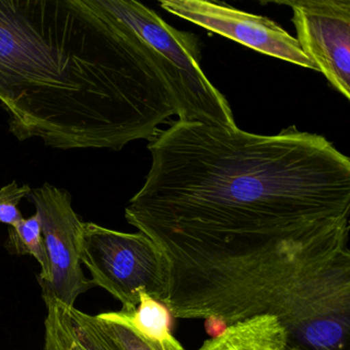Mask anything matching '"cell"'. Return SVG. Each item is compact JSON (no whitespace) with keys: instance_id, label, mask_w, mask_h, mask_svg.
Here are the masks:
<instances>
[{"instance_id":"cell-1","label":"cell","mask_w":350,"mask_h":350,"mask_svg":"<svg viewBox=\"0 0 350 350\" xmlns=\"http://www.w3.org/2000/svg\"><path fill=\"white\" fill-rule=\"evenodd\" d=\"M148 149L124 217L165 260L172 317L214 337L273 315L294 350L349 323L350 161L329 140L177 120Z\"/></svg>"},{"instance_id":"cell-2","label":"cell","mask_w":350,"mask_h":350,"mask_svg":"<svg viewBox=\"0 0 350 350\" xmlns=\"http://www.w3.org/2000/svg\"><path fill=\"white\" fill-rule=\"evenodd\" d=\"M111 69L95 0H0V103L16 138L83 122Z\"/></svg>"},{"instance_id":"cell-3","label":"cell","mask_w":350,"mask_h":350,"mask_svg":"<svg viewBox=\"0 0 350 350\" xmlns=\"http://www.w3.org/2000/svg\"><path fill=\"white\" fill-rule=\"evenodd\" d=\"M100 5L138 36L165 81L181 122L235 128L224 95L202 70L198 38L180 31L135 0H99Z\"/></svg>"},{"instance_id":"cell-4","label":"cell","mask_w":350,"mask_h":350,"mask_svg":"<svg viewBox=\"0 0 350 350\" xmlns=\"http://www.w3.org/2000/svg\"><path fill=\"white\" fill-rule=\"evenodd\" d=\"M79 257L100 286L122 305V312L138 306L141 293L159 302L167 290V266L157 245L143 233H126L83 222Z\"/></svg>"},{"instance_id":"cell-5","label":"cell","mask_w":350,"mask_h":350,"mask_svg":"<svg viewBox=\"0 0 350 350\" xmlns=\"http://www.w3.org/2000/svg\"><path fill=\"white\" fill-rule=\"evenodd\" d=\"M26 198L36 206L48 255L49 274L40 282L44 300L75 307L77 298L94 286L79 257L83 222L73 210L70 193L48 182Z\"/></svg>"},{"instance_id":"cell-6","label":"cell","mask_w":350,"mask_h":350,"mask_svg":"<svg viewBox=\"0 0 350 350\" xmlns=\"http://www.w3.org/2000/svg\"><path fill=\"white\" fill-rule=\"evenodd\" d=\"M297 42L332 87L350 99V0H284Z\"/></svg>"},{"instance_id":"cell-7","label":"cell","mask_w":350,"mask_h":350,"mask_svg":"<svg viewBox=\"0 0 350 350\" xmlns=\"http://www.w3.org/2000/svg\"><path fill=\"white\" fill-rule=\"evenodd\" d=\"M159 5L172 15L234 40L256 52L317 71L296 38L263 16L245 13L224 3L206 0H161Z\"/></svg>"},{"instance_id":"cell-8","label":"cell","mask_w":350,"mask_h":350,"mask_svg":"<svg viewBox=\"0 0 350 350\" xmlns=\"http://www.w3.org/2000/svg\"><path fill=\"white\" fill-rule=\"evenodd\" d=\"M44 321L46 350H114L94 315L46 299Z\"/></svg>"},{"instance_id":"cell-9","label":"cell","mask_w":350,"mask_h":350,"mask_svg":"<svg viewBox=\"0 0 350 350\" xmlns=\"http://www.w3.org/2000/svg\"><path fill=\"white\" fill-rule=\"evenodd\" d=\"M198 350H291L290 336L278 317L262 314L228 325Z\"/></svg>"},{"instance_id":"cell-10","label":"cell","mask_w":350,"mask_h":350,"mask_svg":"<svg viewBox=\"0 0 350 350\" xmlns=\"http://www.w3.org/2000/svg\"><path fill=\"white\" fill-rule=\"evenodd\" d=\"M139 298L138 306L132 312L114 311L111 314L151 341H161L173 335L169 308L145 293Z\"/></svg>"},{"instance_id":"cell-11","label":"cell","mask_w":350,"mask_h":350,"mask_svg":"<svg viewBox=\"0 0 350 350\" xmlns=\"http://www.w3.org/2000/svg\"><path fill=\"white\" fill-rule=\"evenodd\" d=\"M96 323L114 350H186L173 335L161 341H151L111 312L94 315Z\"/></svg>"},{"instance_id":"cell-12","label":"cell","mask_w":350,"mask_h":350,"mask_svg":"<svg viewBox=\"0 0 350 350\" xmlns=\"http://www.w3.org/2000/svg\"><path fill=\"white\" fill-rule=\"evenodd\" d=\"M7 247L11 253L18 255H30L40 263L42 271L38 280H44L49 274V260L42 239L40 218L34 214L24 218L21 222L10 226Z\"/></svg>"},{"instance_id":"cell-13","label":"cell","mask_w":350,"mask_h":350,"mask_svg":"<svg viewBox=\"0 0 350 350\" xmlns=\"http://www.w3.org/2000/svg\"><path fill=\"white\" fill-rule=\"evenodd\" d=\"M31 190L28 184L19 186L16 181L0 189V223L14 226L23 220L19 204Z\"/></svg>"},{"instance_id":"cell-14","label":"cell","mask_w":350,"mask_h":350,"mask_svg":"<svg viewBox=\"0 0 350 350\" xmlns=\"http://www.w3.org/2000/svg\"><path fill=\"white\" fill-rule=\"evenodd\" d=\"M44 350H46V348H44Z\"/></svg>"}]
</instances>
